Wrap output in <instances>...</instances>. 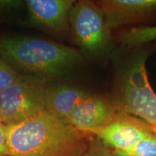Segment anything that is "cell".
Returning a JSON list of instances; mask_svg holds the SVG:
<instances>
[{
	"mask_svg": "<svg viewBox=\"0 0 156 156\" xmlns=\"http://www.w3.org/2000/svg\"><path fill=\"white\" fill-rule=\"evenodd\" d=\"M92 95L81 87L69 84L48 85L46 90V109L67 122L75 109Z\"/></svg>",
	"mask_w": 156,
	"mask_h": 156,
	"instance_id": "30bf717a",
	"label": "cell"
},
{
	"mask_svg": "<svg viewBox=\"0 0 156 156\" xmlns=\"http://www.w3.org/2000/svg\"><path fill=\"white\" fill-rule=\"evenodd\" d=\"M112 152L116 156H156V133L142 140L130 149Z\"/></svg>",
	"mask_w": 156,
	"mask_h": 156,
	"instance_id": "7c38bea8",
	"label": "cell"
},
{
	"mask_svg": "<svg viewBox=\"0 0 156 156\" xmlns=\"http://www.w3.org/2000/svg\"><path fill=\"white\" fill-rule=\"evenodd\" d=\"M153 47L154 49L156 50V41L153 43Z\"/></svg>",
	"mask_w": 156,
	"mask_h": 156,
	"instance_id": "2e32d148",
	"label": "cell"
},
{
	"mask_svg": "<svg viewBox=\"0 0 156 156\" xmlns=\"http://www.w3.org/2000/svg\"><path fill=\"white\" fill-rule=\"evenodd\" d=\"M148 54H136L119 76L116 101L119 112L142 119L156 128V93L146 68Z\"/></svg>",
	"mask_w": 156,
	"mask_h": 156,
	"instance_id": "3957f363",
	"label": "cell"
},
{
	"mask_svg": "<svg viewBox=\"0 0 156 156\" xmlns=\"http://www.w3.org/2000/svg\"><path fill=\"white\" fill-rule=\"evenodd\" d=\"M156 133V128L142 119L119 112L106 126L88 132L112 151H124L147 136Z\"/></svg>",
	"mask_w": 156,
	"mask_h": 156,
	"instance_id": "8992f818",
	"label": "cell"
},
{
	"mask_svg": "<svg viewBox=\"0 0 156 156\" xmlns=\"http://www.w3.org/2000/svg\"><path fill=\"white\" fill-rule=\"evenodd\" d=\"M21 75L0 57V91L17 80Z\"/></svg>",
	"mask_w": 156,
	"mask_h": 156,
	"instance_id": "4fadbf2b",
	"label": "cell"
},
{
	"mask_svg": "<svg viewBox=\"0 0 156 156\" xmlns=\"http://www.w3.org/2000/svg\"><path fill=\"white\" fill-rule=\"evenodd\" d=\"M0 123H2L1 122V116H0Z\"/></svg>",
	"mask_w": 156,
	"mask_h": 156,
	"instance_id": "e0dca14e",
	"label": "cell"
},
{
	"mask_svg": "<svg viewBox=\"0 0 156 156\" xmlns=\"http://www.w3.org/2000/svg\"><path fill=\"white\" fill-rule=\"evenodd\" d=\"M0 156H11L7 144V126L0 123Z\"/></svg>",
	"mask_w": 156,
	"mask_h": 156,
	"instance_id": "9a60e30c",
	"label": "cell"
},
{
	"mask_svg": "<svg viewBox=\"0 0 156 156\" xmlns=\"http://www.w3.org/2000/svg\"><path fill=\"white\" fill-rule=\"evenodd\" d=\"M47 80L22 75L16 81L0 91L1 122L13 125L46 111Z\"/></svg>",
	"mask_w": 156,
	"mask_h": 156,
	"instance_id": "5b68a950",
	"label": "cell"
},
{
	"mask_svg": "<svg viewBox=\"0 0 156 156\" xmlns=\"http://www.w3.org/2000/svg\"><path fill=\"white\" fill-rule=\"evenodd\" d=\"M0 57L17 73L46 80L73 73L85 62L81 51L73 48L26 36L0 38Z\"/></svg>",
	"mask_w": 156,
	"mask_h": 156,
	"instance_id": "7a4b0ae2",
	"label": "cell"
},
{
	"mask_svg": "<svg viewBox=\"0 0 156 156\" xmlns=\"http://www.w3.org/2000/svg\"><path fill=\"white\" fill-rule=\"evenodd\" d=\"M114 41L128 48H140L156 41V25H142L119 30Z\"/></svg>",
	"mask_w": 156,
	"mask_h": 156,
	"instance_id": "8fae6325",
	"label": "cell"
},
{
	"mask_svg": "<svg viewBox=\"0 0 156 156\" xmlns=\"http://www.w3.org/2000/svg\"><path fill=\"white\" fill-rule=\"evenodd\" d=\"M83 156H116L98 139L90 138L88 147Z\"/></svg>",
	"mask_w": 156,
	"mask_h": 156,
	"instance_id": "5bb4252c",
	"label": "cell"
},
{
	"mask_svg": "<svg viewBox=\"0 0 156 156\" xmlns=\"http://www.w3.org/2000/svg\"><path fill=\"white\" fill-rule=\"evenodd\" d=\"M69 22L70 31L84 56L102 58L110 54L114 38L97 2L75 1Z\"/></svg>",
	"mask_w": 156,
	"mask_h": 156,
	"instance_id": "277c9868",
	"label": "cell"
},
{
	"mask_svg": "<svg viewBox=\"0 0 156 156\" xmlns=\"http://www.w3.org/2000/svg\"><path fill=\"white\" fill-rule=\"evenodd\" d=\"M27 25L56 36L70 31V12L74 0H27Z\"/></svg>",
	"mask_w": 156,
	"mask_h": 156,
	"instance_id": "52a82bcc",
	"label": "cell"
},
{
	"mask_svg": "<svg viewBox=\"0 0 156 156\" xmlns=\"http://www.w3.org/2000/svg\"><path fill=\"white\" fill-rule=\"evenodd\" d=\"M90 136L47 111L7 126L11 156H83Z\"/></svg>",
	"mask_w": 156,
	"mask_h": 156,
	"instance_id": "6da1fadb",
	"label": "cell"
},
{
	"mask_svg": "<svg viewBox=\"0 0 156 156\" xmlns=\"http://www.w3.org/2000/svg\"><path fill=\"white\" fill-rule=\"evenodd\" d=\"M119 112L115 101L92 94L73 111L67 122L77 129L88 133L109 124Z\"/></svg>",
	"mask_w": 156,
	"mask_h": 156,
	"instance_id": "9c48e42d",
	"label": "cell"
},
{
	"mask_svg": "<svg viewBox=\"0 0 156 156\" xmlns=\"http://www.w3.org/2000/svg\"><path fill=\"white\" fill-rule=\"evenodd\" d=\"M112 31L150 22L156 17V0H101L97 1Z\"/></svg>",
	"mask_w": 156,
	"mask_h": 156,
	"instance_id": "ba28073f",
	"label": "cell"
}]
</instances>
